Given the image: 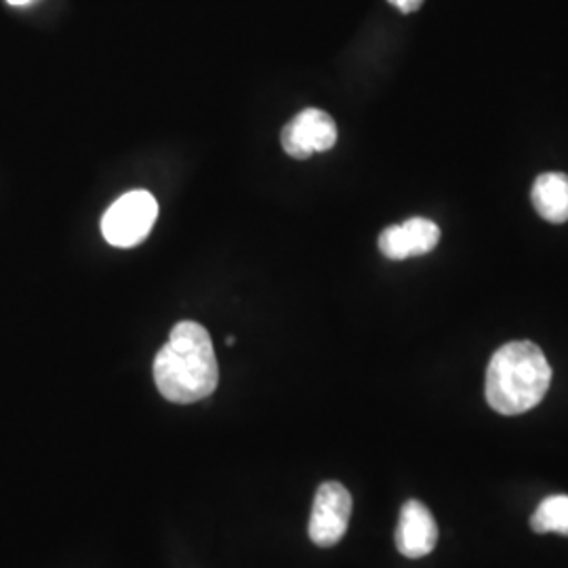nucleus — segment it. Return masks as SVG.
<instances>
[{"mask_svg":"<svg viewBox=\"0 0 568 568\" xmlns=\"http://www.w3.org/2000/svg\"><path fill=\"white\" fill-rule=\"evenodd\" d=\"M154 382L169 403L192 405L215 392L220 365L206 328L192 321L173 326L154 361Z\"/></svg>","mask_w":568,"mask_h":568,"instance_id":"f257e3e1","label":"nucleus"},{"mask_svg":"<svg viewBox=\"0 0 568 568\" xmlns=\"http://www.w3.org/2000/svg\"><path fill=\"white\" fill-rule=\"evenodd\" d=\"M551 384V366L539 345H501L487 371V400L501 415H523L539 405Z\"/></svg>","mask_w":568,"mask_h":568,"instance_id":"f03ea898","label":"nucleus"},{"mask_svg":"<svg viewBox=\"0 0 568 568\" xmlns=\"http://www.w3.org/2000/svg\"><path fill=\"white\" fill-rule=\"evenodd\" d=\"M156 217V199L145 190H133L105 211L102 220L103 239L119 248L138 246L152 232Z\"/></svg>","mask_w":568,"mask_h":568,"instance_id":"7ed1b4c3","label":"nucleus"},{"mask_svg":"<svg viewBox=\"0 0 568 568\" xmlns=\"http://www.w3.org/2000/svg\"><path fill=\"white\" fill-rule=\"evenodd\" d=\"M352 516V495L339 483H325L316 490L310 516V539L318 548H333L344 539Z\"/></svg>","mask_w":568,"mask_h":568,"instance_id":"20e7f679","label":"nucleus"},{"mask_svg":"<svg viewBox=\"0 0 568 568\" xmlns=\"http://www.w3.org/2000/svg\"><path fill=\"white\" fill-rule=\"evenodd\" d=\"M284 152L291 159L305 161L316 152H326L337 142V124L318 108H307L286 122L281 135Z\"/></svg>","mask_w":568,"mask_h":568,"instance_id":"39448f33","label":"nucleus"},{"mask_svg":"<svg viewBox=\"0 0 568 568\" xmlns=\"http://www.w3.org/2000/svg\"><path fill=\"white\" fill-rule=\"evenodd\" d=\"M440 241V227L424 220L413 217L405 224L389 225L379 236V251L392 262H403L408 257H422L436 248Z\"/></svg>","mask_w":568,"mask_h":568,"instance_id":"423d86ee","label":"nucleus"},{"mask_svg":"<svg viewBox=\"0 0 568 568\" xmlns=\"http://www.w3.org/2000/svg\"><path fill=\"white\" fill-rule=\"evenodd\" d=\"M438 544V525L432 511L417 499L406 501L396 528V548L406 558H424Z\"/></svg>","mask_w":568,"mask_h":568,"instance_id":"0eeeda50","label":"nucleus"},{"mask_svg":"<svg viewBox=\"0 0 568 568\" xmlns=\"http://www.w3.org/2000/svg\"><path fill=\"white\" fill-rule=\"evenodd\" d=\"M530 199L535 211L549 224L568 222V175L544 173L532 183Z\"/></svg>","mask_w":568,"mask_h":568,"instance_id":"6e6552de","label":"nucleus"},{"mask_svg":"<svg viewBox=\"0 0 568 568\" xmlns=\"http://www.w3.org/2000/svg\"><path fill=\"white\" fill-rule=\"evenodd\" d=\"M530 527L539 535L560 532L568 537V495H554L544 499L530 518Z\"/></svg>","mask_w":568,"mask_h":568,"instance_id":"1a4fd4ad","label":"nucleus"},{"mask_svg":"<svg viewBox=\"0 0 568 568\" xmlns=\"http://www.w3.org/2000/svg\"><path fill=\"white\" fill-rule=\"evenodd\" d=\"M400 13H415L422 9L424 0H389Z\"/></svg>","mask_w":568,"mask_h":568,"instance_id":"9d476101","label":"nucleus"},{"mask_svg":"<svg viewBox=\"0 0 568 568\" xmlns=\"http://www.w3.org/2000/svg\"><path fill=\"white\" fill-rule=\"evenodd\" d=\"M9 4H13V7H26V4H30V2H34V0H7Z\"/></svg>","mask_w":568,"mask_h":568,"instance_id":"9b49d317","label":"nucleus"}]
</instances>
